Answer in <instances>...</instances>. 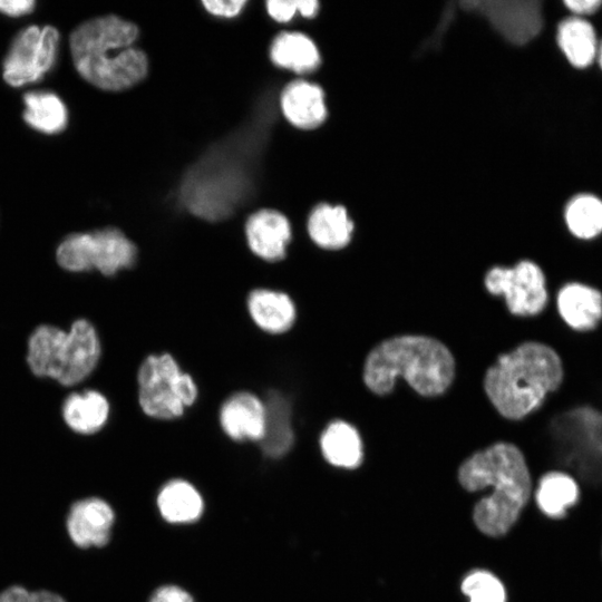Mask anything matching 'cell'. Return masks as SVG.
<instances>
[{"label":"cell","mask_w":602,"mask_h":602,"mask_svg":"<svg viewBox=\"0 0 602 602\" xmlns=\"http://www.w3.org/2000/svg\"><path fill=\"white\" fill-rule=\"evenodd\" d=\"M458 482L468 492L492 487L476 503L473 520L485 535H505L527 504L531 474L522 450L508 441H497L467 457L458 468Z\"/></svg>","instance_id":"cell-1"},{"label":"cell","mask_w":602,"mask_h":602,"mask_svg":"<svg viewBox=\"0 0 602 602\" xmlns=\"http://www.w3.org/2000/svg\"><path fill=\"white\" fill-rule=\"evenodd\" d=\"M455 373V357L444 342L425 334H398L368 352L362 381L372 394L386 396L401 378L418 395L433 398L448 390Z\"/></svg>","instance_id":"cell-2"},{"label":"cell","mask_w":602,"mask_h":602,"mask_svg":"<svg viewBox=\"0 0 602 602\" xmlns=\"http://www.w3.org/2000/svg\"><path fill=\"white\" fill-rule=\"evenodd\" d=\"M137 27L117 16L93 18L69 36L75 69L90 85L107 91L128 89L148 71L146 55L134 46Z\"/></svg>","instance_id":"cell-3"},{"label":"cell","mask_w":602,"mask_h":602,"mask_svg":"<svg viewBox=\"0 0 602 602\" xmlns=\"http://www.w3.org/2000/svg\"><path fill=\"white\" fill-rule=\"evenodd\" d=\"M562 379L563 366L555 350L527 341L498 356L484 375L483 388L502 417L518 420L536 410Z\"/></svg>","instance_id":"cell-4"},{"label":"cell","mask_w":602,"mask_h":602,"mask_svg":"<svg viewBox=\"0 0 602 602\" xmlns=\"http://www.w3.org/2000/svg\"><path fill=\"white\" fill-rule=\"evenodd\" d=\"M100 350L95 327L78 319L68 332L54 326L38 327L29 338L27 361L36 376L72 386L94 371Z\"/></svg>","instance_id":"cell-5"},{"label":"cell","mask_w":602,"mask_h":602,"mask_svg":"<svg viewBox=\"0 0 602 602\" xmlns=\"http://www.w3.org/2000/svg\"><path fill=\"white\" fill-rule=\"evenodd\" d=\"M193 377L183 371L169 352L148 355L137 371V399L149 418L172 420L184 415L197 399Z\"/></svg>","instance_id":"cell-6"},{"label":"cell","mask_w":602,"mask_h":602,"mask_svg":"<svg viewBox=\"0 0 602 602\" xmlns=\"http://www.w3.org/2000/svg\"><path fill=\"white\" fill-rule=\"evenodd\" d=\"M56 258L65 270H97L110 276L134 265L137 247L120 230L104 227L68 235L59 244Z\"/></svg>","instance_id":"cell-7"},{"label":"cell","mask_w":602,"mask_h":602,"mask_svg":"<svg viewBox=\"0 0 602 602\" xmlns=\"http://www.w3.org/2000/svg\"><path fill=\"white\" fill-rule=\"evenodd\" d=\"M60 35L54 26H28L12 39L2 64L3 80L21 87L42 79L55 66Z\"/></svg>","instance_id":"cell-8"},{"label":"cell","mask_w":602,"mask_h":602,"mask_svg":"<svg viewBox=\"0 0 602 602\" xmlns=\"http://www.w3.org/2000/svg\"><path fill=\"white\" fill-rule=\"evenodd\" d=\"M484 287L493 295H502L508 311L517 317H533L547 303L545 275L528 260L514 266H493L484 275Z\"/></svg>","instance_id":"cell-9"},{"label":"cell","mask_w":602,"mask_h":602,"mask_svg":"<svg viewBox=\"0 0 602 602\" xmlns=\"http://www.w3.org/2000/svg\"><path fill=\"white\" fill-rule=\"evenodd\" d=\"M559 440L564 457L590 482L602 480V414L575 409L561 418Z\"/></svg>","instance_id":"cell-10"},{"label":"cell","mask_w":602,"mask_h":602,"mask_svg":"<svg viewBox=\"0 0 602 602\" xmlns=\"http://www.w3.org/2000/svg\"><path fill=\"white\" fill-rule=\"evenodd\" d=\"M493 26L511 42L523 45L541 30L543 19L538 1L474 2Z\"/></svg>","instance_id":"cell-11"},{"label":"cell","mask_w":602,"mask_h":602,"mask_svg":"<svg viewBox=\"0 0 602 602\" xmlns=\"http://www.w3.org/2000/svg\"><path fill=\"white\" fill-rule=\"evenodd\" d=\"M264 401L251 391L229 396L219 410V423L226 436L236 441H258L265 430Z\"/></svg>","instance_id":"cell-12"},{"label":"cell","mask_w":602,"mask_h":602,"mask_svg":"<svg viewBox=\"0 0 602 602\" xmlns=\"http://www.w3.org/2000/svg\"><path fill=\"white\" fill-rule=\"evenodd\" d=\"M115 521L113 508L101 498L90 497L74 503L67 516V532L80 548L100 547L108 543Z\"/></svg>","instance_id":"cell-13"},{"label":"cell","mask_w":602,"mask_h":602,"mask_svg":"<svg viewBox=\"0 0 602 602\" xmlns=\"http://www.w3.org/2000/svg\"><path fill=\"white\" fill-rule=\"evenodd\" d=\"M245 236L250 250L260 259L276 262L284 259L291 240L288 219L274 210H260L245 224Z\"/></svg>","instance_id":"cell-14"},{"label":"cell","mask_w":602,"mask_h":602,"mask_svg":"<svg viewBox=\"0 0 602 602\" xmlns=\"http://www.w3.org/2000/svg\"><path fill=\"white\" fill-rule=\"evenodd\" d=\"M246 309L253 323L269 334L288 332L297 320L294 301L280 290L253 289L247 294Z\"/></svg>","instance_id":"cell-15"},{"label":"cell","mask_w":602,"mask_h":602,"mask_svg":"<svg viewBox=\"0 0 602 602\" xmlns=\"http://www.w3.org/2000/svg\"><path fill=\"white\" fill-rule=\"evenodd\" d=\"M266 410L265 430L259 445L262 453L270 458L284 456L293 446V410L289 397L271 389L263 399Z\"/></svg>","instance_id":"cell-16"},{"label":"cell","mask_w":602,"mask_h":602,"mask_svg":"<svg viewBox=\"0 0 602 602\" xmlns=\"http://www.w3.org/2000/svg\"><path fill=\"white\" fill-rule=\"evenodd\" d=\"M281 108L287 119L302 129L314 128L327 117L322 89L304 80L292 81L283 89Z\"/></svg>","instance_id":"cell-17"},{"label":"cell","mask_w":602,"mask_h":602,"mask_svg":"<svg viewBox=\"0 0 602 602\" xmlns=\"http://www.w3.org/2000/svg\"><path fill=\"white\" fill-rule=\"evenodd\" d=\"M562 319L575 330H591L602 319V294L581 283H569L557 293Z\"/></svg>","instance_id":"cell-18"},{"label":"cell","mask_w":602,"mask_h":602,"mask_svg":"<svg viewBox=\"0 0 602 602\" xmlns=\"http://www.w3.org/2000/svg\"><path fill=\"white\" fill-rule=\"evenodd\" d=\"M320 449L332 466L355 469L363 458L362 440L355 426L338 419L331 421L321 433Z\"/></svg>","instance_id":"cell-19"},{"label":"cell","mask_w":602,"mask_h":602,"mask_svg":"<svg viewBox=\"0 0 602 602\" xmlns=\"http://www.w3.org/2000/svg\"><path fill=\"white\" fill-rule=\"evenodd\" d=\"M308 233L318 246L339 250L350 242L353 222L344 207L320 204L309 216Z\"/></svg>","instance_id":"cell-20"},{"label":"cell","mask_w":602,"mask_h":602,"mask_svg":"<svg viewBox=\"0 0 602 602\" xmlns=\"http://www.w3.org/2000/svg\"><path fill=\"white\" fill-rule=\"evenodd\" d=\"M23 120L33 130L46 135L62 133L69 114L61 98L50 90H33L23 95Z\"/></svg>","instance_id":"cell-21"},{"label":"cell","mask_w":602,"mask_h":602,"mask_svg":"<svg viewBox=\"0 0 602 602\" xmlns=\"http://www.w3.org/2000/svg\"><path fill=\"white\" fill-rule=\"evenodd\" d=\"M62 416L66 424L76 433L95 434L107 423L109 402L96 390L72 394L64 402Z\"/></svg>","instance_id":"cell-22"},{"label":"cell","mask_w":602,"mask_h":602,"mask_svg":"<svg viewBox=\"0 0 602 602\" xmlns=\"http://www.w3.org/2000/svg\"><path fill=\"white\" fill-rule=\"evenodd\" d=\"M580 488L575 479L563 472H550L538 482L535 499L540 511L551 518H562L576 505Z\"/></svg>","instance_id":"cell-23"},{"label":"cell","mask_w":602,"mask_h":602,"mask_svg":"<svg viewBox=\"0 0 602 602\" xmlns=\"http://www.w3.org/2000/svg\"><path fill=\"white\" fill-rule=\"evenodd\" d=\"M157 506L167 522L191 523L201 516L203 499L192 484L174 479L162 487L157 496Z\"/></svg>","instance_id":"cell-24"},{"label":"cell","mask_w":602,"mask_h":602,"mask_svg":"<svg viewBox=\"0 0 602 602\" xmlns=\"http://www.w3.org/2000/svg\"><path fill=\"white\" fill-rule=\"evenodd\" d=\"M272 61L295 72H308L320 64L319 51L313 41L299 32H282L271 45Z\"/></svg>","instance_id":"cell-25"},{"label":"cell","mask_w":602,"mask_h":602,"mask_svg":"<svg viewBox=\"0 0 602 602\" xmlns=\"http://www.w3.org/2000/svg\"><path fill=\"white\" fill-rule=\"evenodd\" d=\"M557 42L567 60L579 68L591 65L598 54L594 29L580 17L567 18L560 23Z\"/></svg>","instance_id":"cell-26"},{"label":"cell","mask_w":602,"mask_h":602,"mask_svg":"<svg viewBox=\"0 0 602 602\" xmlns=\"http://www.w3.org/2000/svg\"><path fill=\"white\" fill-rule=\"evenodd\" d=\"M565 222L575 236L593 239L602 232V201L590 194L573 197L565 207Z\"/></svg>","instance_id":"cell-27"},{"label":"cell","mask_w":602,"mask_h":602,"mask_svg":"<svg viewBox=\"0 0 602 602\" xmlns=\"http://www.w3.org/2000/svg\"><path fill=\"white\" fill-rule=\"evenodd\" d=\"M460 590L469 602H506L502 581L486 570H474L462 581Z\"/></svg>","instance_id":"cell-28"},{"label":"cell","mask_w":602,"mask_h":602,"mask_svg":"<svg viewBox=\"0 0 602 602\" xmlns=\"http://www.w3.org/2000/svg\"><path fill=\"white\" fill-rule=\"evenodd\" d=\"M269 14L279 22L289 21L297 11L304 17H313L319 2L315 0H270L266 2Z\"/></svg>","instance_id":"cell-29"},{"label":"cell","mask_w":602,"mask_h":602,"mask_svg":"<svg viewBox=\"0 0 602 602\" xmlns=\"http://www.w3.org/2000/svg\"><path fill=\"white\" fill-rule=\"evenodd\" d=\"M245 0H204L203 4L205 9L212 14L220 17H234L236 16L243 6Z\"/></svg>","instance_id":"cell-30"},{"label":"cell","mask_w":602,"mask_h":602,"mask_svg":"<svg viewBox=\"0 0 602 602\" xmlns=\"http://www.w3.org/2000/svg\"><path fill=\"white\" fill-rule=\"evenodd\" d=\"M149 602H193V599L178 586L165 585L154 592Z\"/></svg>","instance_id":"cell-31"},{"label":"cell","mask_w":602,"mask_h":602,"mask_svg":"<svg viewBox=\"0 0 602 602\" xmlns=\"http://www.w3.org/2000/svg\"><path fill=\"white\" fill-rule=\"evenodd\" d=\"M33 0H0V12L7 17L19 18L35 10Z\"/></svg>","instance_id":"cell-32"},{"label":"cell","mask_w":602,"mask_h":602,"mask_svg":"<svg viewBox=\"0 0 602 602\" xmlns=\"http://www.w3.org/2000/svg\"><path fill=\"white\" fill-rule=\"evenodd\" d=\"M0 602H32V592L23 586L13 585L0 593Z\"/></svg>","instance_id":"cell-33"},{"label":"cell","mask_w":602,"mask_h":602,"mask_svg":"<svg viewBox=\"0 0 602 602\" xmlns=\"http://www.w3.org/2000/svg\"><path fill=\"white\" fill-rule=\"evenodd\" d=\"M564 4L576 14H590L602 4L601 0H567Z\"/></svg>","instance_id":"cell-34"},{"label":"cell","mask_w":602,"mask_h":602,"mask_svg":"<svg viewBox=\"0 0 602 602\" xmlns=\"http://www.w3.org/2000/svg\"><path fill=\"white\" fill-rule=\"evenodd\" d=\"M32 602H66L60 595L46 591H33L32 592Z\"/></svg>","instance_id":"cell-35"},{"label":"cell","mask_w":602,"mask_h":602,"mask_svg":"<svg viewBox=\"0 0 602 602\" xmlns=\"http://www.w3.org/2000/svg\"><path fill=\"white\" fill-rule=\"evenodd\" d=\"M598 56H599V62H600V65L602 67V42L598 47Z\"/></svg>","instance_id":"cell-36"}]
</instances>
